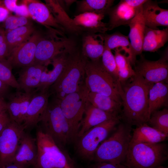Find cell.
Listing matches in <instances>:
<instances>
[{
    "instance_id": "1",
    "label": "cell",
    "mask_w": 168,
    "mask_h": 168,
    "mask_svg": "<svg viewBox=\"0 0 168 168\" xmlns=\"http://www.w3.org/2000/svg\"><path fill=\"white\" fill-rule=\"evenodd\" d=\"M131 78L130 82L122 87L123 109L120 115L124 123L131 127H138L147 123L150 118L148 95L152 84L136 73Z\"/></svg>"
},
{
    "instance_id": "2",
    "label": "cell",
    "mask_w": 168,
    "mask_h": 168,
    "mask_svg": "<svg viewBox=\"0 0 168 168\" xmlns=\"http://www.w3.org/2000/svg\"><path fill=\"white\" fill-rule=\"evenodd\" d=\"M88 59L82 52L75 50L68 54L62 73L49 87L50 93L54 98L61 100L78 91L85 84V69Z\"/></svg>"
},
{
    "instance_id": "3",
    "label": "cell",
    "mask_w": 168,
    "mask_h": 168,
    "mask_svg": "<svg viewBox=\"0 0 168 168\" xmlns=\"http://www.w3.org/2000/svg\"><path fill=\"white\" fill-rule=\"evenodd\" d=\"M132 131L131 127L120 122L112 134L99 146L92 159L97 162L122 164L128 150Z\"/></svg>"
},
{
    "instance_id": "4",
    "label": "cell",
    "mask_w": 168,
    "mask_h": 168,
    "mask_svg": "<svg viewBox=\"0 0 168 168\" xmlns=\"http://www.w3.org/2000/svg\"><path fill=\"white\" fill-rule=\"evenodd\" d=\"M168 158L166 143H138L129 144L122 164L129 168H156Z\"/></svg>"
},
{
    "instance_id": "5",
    "label": "cell",
    "mask_w": 168,
    "mask_h": 168,
    "mask_svg": "<svg viewBox=\"0 0 168 168\" xmlns=\"http://www.w3.org/2000/svg\"><path fill=\"white\" fill-rule=\"evenodd\" d=\"M40 128L49 135L61 148L75 140L69 124L60 107L59 100L54 98L40 122Z\"/></svg>"
},
{
    "instance_id": "6",
    "label": "cell",
    "mask_w": 168,
    "mask_h": 168,
    "mask_svg": "<svg viewBox=\"0 0 168 168\" xmlns=\"http://www.w3.org/2000/svg\"><path fill=\"white\" fill-rule=\"evenodd\" d=\"M85 84L89 91L109 96L122 103L119 87L103 67L101 58L94 61L88 60L85 69Z\"/></svg>"
},
{
    "instance_id": "7",
    "label": "cell",
    "mask_w": 168,
    "mask_h": 168,
    "mask_svg": "<svg viewBox=\"0 0 168 168\" xmlns=\"http://www.w3.org/2000/svg\"><path fill=\"white\" fill-rule=\"evenodd\" d=\"M36 168H71L65 155L53 139L39 128L36 133Z\"/></svg>"
},
{
    "instance_id": "8",
    "label": "cell",
    "mask_w": 168,
    "mask_h": 168,
    "mask_svg": "<svg viewBox=\"0 0 168 168\" xmlns=\"http://www.w3.org/2000/svg\"><path fill=\"white\" fill-rule=\"evenodd\" d=\"M89 91L85 84L77 91L70 93L61 100V109L71 128L74 139L77 135L88 102Z\"/></svg>"
},
{
    "instance_id": "9",
    "label": "cell",
    "mask_w": 168,
    "mask_h": 168,
    "mask_svg": "<svg viewBox=\"0 0 168 168\" xmlns=\"http://www.w3.org/2000/svg\"><path fill=\"white\" fill-rule=\"evenodd\" d=\"M56 34L58 33H54L47 37L43 36L39 41L34 64L47 66L58 55L70 53L75 50L73 41L64 36L58 37L56 35Z\"/></svg>"
},
{
    "instance_id": "10",
    "label": "cell",
    "mask_w": 168,
    "mask_h": 168,
    "mask_svg": "<svg viewBox=\"0 0 168 168\" xmlns=\"http://www.w3.org/2000/svg\"><path fill=\"white\" fill-rule=\"evenodd\" d=\"M120 119L119 116L107 120L91 128L79 138L77 149L81 155L84 158L92 159L100 143L116 128Z\"/></svg>"
},
{
    "instance_id": "11",
    "label": "cell",
    "mask_w": 168,
    "mask_h": 168,
    "mask_svg": "<svg viewBox=\"0 0 168 168\" xmlns=\"http://www.w3.org/2000/svg\"><path fill=\"white\" fill-rule=\"evenodd\" d=\"M168 51L167 47L162 53L160 58L156 61L148 60L141 55L140 59L136 61L134 70L149 83L163 82L167 83Z\"/></svg>"
},
{
    "instance_id": "12",
    "label": "cell",
    "mask_w": 168,
    "mask_h": 168,
    "mask_svg": "<svg viewBox=\"0 0 168 168\" xmlns=\"http://www.w3.org/2000/svg\"><path fill=\"white\" fill-rule=\"evenodd\" d=\"M22 125L11 120L0 133V168L11 162L18 149L25 133Z\"/></svg>"
},
{
    "instance_id": "13",
    "label": "cell",
    "mask_w": 168,
    "mask_h": 168,
    "mask_svg": "<svg viewBox=\"0 0 168 168\" xmlns=\"http://www.w3.org/2000/svg\"><path fill=\"white\" fill-rule=\"evenodd\" d=\"M42 36L35 31L27 40L11 51L7 61L12 67L23 68L34 64L37 45Z\"/></svg>"
},
{
    "instance_id": "14",
    "label": "cell",
    "mask_w": 168,
    "mask_h": 168,
    "mask_svg": "<svg viewBox=\"0 0 168 168\" xmlns=\"http://www.w3.org/2000/svg\"><path fill=\"white\" fill-rule=\"evenodd\" d=\"M26 6L29 16L44 25L50 31L64 34L65 29L58 23L46 4L36 0L23 2Z\"/></svg>"
},
{
    "instance_id": "15",
    "label": "cell",
    "mask_w": 168,
    "mask_h": 168,
    "mask_svg": "<svg viewBox=\"0 0 168 168\" xmlns=\"http://www.w3.org/2000/svg\"><path fill=\"white\" fill-rule=\"evenodd\" d=\"M50 95L49 89L37 91L34 95L22 124L25 130L31 129L40 122L48 107Z\"/></svg>"
},
{
    "instance_id": "16",
    "label": "cell",
    "mask_w": 168,
    "mask_h": 168,
    "mask_svg": "<svg viewBox=\"0 0 168 168\" xmlns=\"http://www.w3.org/2000/svg\"><path fill=\"white\" fill-rule=\"evenodd\" d=\"M37 91L26 93L18 91L9 96L7 110L12 120L19 125L23 124L30 101Z\"/></svg>"
},
{
    "instance_id": "17",
    "label": "cell",
    "mask_w": 168,
    "mask_h": 168,
    "mask_svg": "<svg viewBox=\"0 0 168 168\" xmlns=\"http://www.w3.org/2000/svg\"><path fill=\"white\" fill-rule=\"evenodd\" d=\"M37 147L36 138L25 132L22 136L17 151L11 162L28 168L36 164Z\"/></svg>"
},
{
    "instance_id": "18",
    "label": "cell",
    "mask_w": 168,
    "mask_h": 168,
    "mask_svg": "<svg viewBox=\"0 0 168 168\" xmlns=\"http://www.w3.org/2000/svg\"><path fill=\"white\" fill-rule=\"evenodd\" d=\"M142 6L134 8L128 5L125 0H121L111 7L107 12L109 16L107 26L108 30L122 25L129 24L141 10Z\"/></svg>"
},
{
    "instance_id": "19",
    "label": "cell",
    "mask_w": 168,
    "mask_h": 168,
    "mask_svg": "<svg viewBox=\"0 0 168 168\" xmlns=\"http://www.w3.org/2000/svg\"><path fill=\"white\" fill-rule=\"evenodd\" d=\"M142 12L146 26L158 29V26L168 27V10L160 7L156 1L146 0L142 6Z\"/></svg>"
},
{
    "instance_id": "20",
    "label": "cell",
    "mask_w": 168,
    "mask_h": 168,
    "mask_svg": "<svg viewBox=\"0 0 168 168\" xmlns=\"http://www.w3.org/2000/svg\"><path fill=\"white\" fill-rule=\"evenodd\" d=\"M77 137H81L91 128L107 120L120 116L119 114L106 112L91 105L88 101L85 109Z\"/></svg>"
},
{
    "instance_id": "21",
    "label": "cell",
    "mask_w": 168,
    "mask_h": 168,
    "mask_svg": "<svg viewBox=\"0 0 168 168\" xmlns=\"http://www.w3.org/2000/svg\"><path fill=\"white\" fill-rule=\"evenodd\" d=\"M47 66L32 65L22 68L19 73L17 81L21 90L26 93L32 92L39 87L42 73Z\"/></svg>"
},
{
    "instance_id": "22",
    "label": "cell",
    "mask_w": 168,
    "mask_h": 168,
    "mask_svg": "<svg viewBox=\"0 0 168 168\" xmlns=\"http://www.w3.org/2000/svg\"><path fill=\"white\" fill-rule=\"evenodd\" d=\"M104 40L105 47L111 50L117 49L127 57L131 65H134L136 60L128 36L116 32L111 34L100 33Z\"/></svg>"
},
{
    "instance_id": "23",
    "label": "cell",
    "mask_w": 168,
    "mask_h": 168,
    "mask_svg": "<svg viewBox=\"0 0 168 168\" xmlns=\"http://www.w3.org/2000/svg\"><path fill=\"white\" fill-rule=\"evenodd\" d=\"M105 15L86 12L79 14L72 19L75 24L83 30L92 33H104L108 30L107 23L102 21Z\"/></svg>"
},
{
    "instance_id": "24",
    "label": "cell",
    "mask_w": 168,
    "mask_h": 168,
    "mask_svg": "<svg viewBox=\"0 0 168 168\" xmlns=\"http://www.w3.org/2000/svg\"><path fill=\"white\" fill-rule=\"evenodd\" d=\"M128 25L129 27L128 36L133 51L136 56L141 54L146 26L142 8Z\"/></svg>"
},
{
    "instance_id": "25",
    "label": "cell",
    "mask_w": 168,
    "mask_h": 168,
    "mask_svg": "<svg viewBox=\"0 0 168 168\" xmlns=\"http://www.w3.org/2000/svg\"><path fill=\"white\" fill-rule=\"evenodd\" d=\"M68 54L63 53L54 58L51 63L53 65L51 71H48L47 67L45 68L41 75L39 86L36 89L37 91L49 90L56 82L63 70Z\"/></svg>"
},
{
    "instance_id": "26",
    "label": "cell",
    "mask_w": 168,
    "mask_h": 168,
    "mask_svg": "<svg viewBox=\"0 0 168 168\" xmlns=\"http://www.w3.org/2000/svg\"><path fill=\"white\" fill-rule=\"evenodd\" d=\"M105 48L104 39L100 33L88 32L83 36L81 52L89 60L94 61L100 59Z\"/></svg>"
},
{
    "instance_id": "27",
    "label": "cell",
    "mask_w": 168,
    "mask_h": 168,
    "mask_svg": "<svg viewBox=\"0 0 168 168\" xmlns=\"http://www.w3.org/2000/svg\"><path fill=\"white\" fill-rule=\"evenodd\" d=\"M168 85L163 82L151 84L148 95L149 116L161 108L167 106Z\"/></svg>"
},
{
    "instance_id": "28",
    "label": "cell",
    "mask_w": 168,
    "mask_h": 168,
    "mask_svg": "<svg viewBox=\"0 0 168 168\" xmlns=\"http://www.w3.org/2000/svg\"><path fill=\"white\" fill-rule=\"evenodd\" d=\"M168 40V28L162 30L151 29L146 26L142 51L155 52L163 47Z\"/></svg>"
},
{
    "instance_id": "29",
    "label": "cell",
    "mask_w": 168,
    "mask_h": 168,
    "mask_svg": "<svg viewBox=\"0 0 168 168\" xmlns=\"http://www.w3.org/2000/svg\"><path fill=\"white\" fill-rule=\"evenodd\" d=\"M168 136L150 126L147 123H144L134 129L130 144L160 143L166 140Z\"/></svg>"
},
{
    "instance_id": "30",
    "label": "cell",
    "mask_w": 168,
    "mask_h": 168,
    "mask_svg": "<svg viewBox=\"0 0 168 168\" xmlns=\"http://www.w3.org/2000/svg\"><path fill=\"white\" fill-rule=\"evenodd\" d=\"M46 4L58 23L65 29L73 33H77L83 30L77 26L71 18L58 0H45Z\"/></svg>"
},
{
    "instance_id": "31",
    "label": "cell",
    "mask_w": 168,
    "mask_h": 168,
    "mask_svg": "<svg viewBox=\"0 0 168 168\" xmlns=\"http://www.w3.org/2000/svg\"><path fill=\"white\" fill-rule=\"evenodd\" d=\"M35 31L34 26L30 23L6 32V41L9 54L13 49L29 39Z\"/></svg>"
},
{
    "instance_id": "32",
    "label": "cell",
    "mask_w": 168,
    "mask_h": 168,
    "mask_svg": "<svg viewBox=\"0 0 168 168\" xmlns=\"http://www.w3.org/2000/svg\"><path fill=\"white\" fill-rule=\"evenodd\" d=\"M88 99L91 105L100 110L119 114H121L122 103L116 101L109 96L89 91Z\"/></svg>"
},
{
    "instance_id": "33",
    "label": "cell",
    "mask_w": 168,
    "mask_h": 168,
    "mask_svg": "<svg viewBox=\"0 0 168 168\" xmlns=\"http://www.w3.org/2000/svg\"><path fill=\"white\" fill-rule=\"evenodd\" d=\"M113 0H82L77 2V11L79 14L92 12L105 15L112 7Z\"/></svg>"
},
{
    "instance_id": "34",
    "label": "cell",
    "mask_w": 168,
    "mask_h": 168,
    "mask_svg": "<svg viewBox=\"0 0 168 168\" xmlns=\"http://www.w3.org/2000/svg\"><path fill=\"white\" fill-rule=\"evenodd\" d=\"M114 58L117 68L119 80L121 85L136 75L128 58L117 49H115Z\"/></svg>"
},
{
    "instance_id": "35",
    "label": "cell",
    "mask_w": 168,
    "mask_h": 168,
    "mask_svg": "<svg viewBox=\"0 0 168 168\" xmlns=\"http://www.w3.org/2000/svg\"><path fill=\"white\" fill-rule=\"evenodd\" d=\"M111 51L105 47L101 60L103 67L112 77L118 86L121 97L123 93L122 87L119 80L118 71L114 56Z\"/></svg>"
},
{
    "instance_id": "36",
    "label": "cell",
    "mask_w": 168,
    "mask_h": 168,
    "mask_svg": "<svg viewBox=\"0 0 168 168\" xmlns=\"http://www.w3.org/2000/svg\"><path fill=\"white\" fill-rule=\"evenodd\" d=\"M150 126L168 136V110H157L151 115L147 121Z\"/></svg>"
},
{
    "instance_id": "37",
    "label": "cell",
    "mask_w": 168,
    "mask_h": 168,
    "mask_svg": "<svg viewBox=\"0 0 168 168\" xmlns=\"http://www.w3.org/2000/svg\"><path fill=\"white\" fill-rule=\"evenodd\" d=\"M12 66L8 62L0 61V80L20 91V86L12 73Z\"/></svg>"
},
{
    "instance_id": "38",
    "label": "cell",
    "mask_w": 168,
    "mask_h": 168,
    "mask_svg": "<svg viewBox=\"0 0 168 168\" xmlns=\"http://www.w3.org/2000/svg\"><path fill=\"white\" fill-rule=\"evenodd\" d=\"M3 23V27L6 32L30 23L28 17L11 15Z\"/></svg>"
},
{
    "instance_id": "39",
    "label": "cell",
    "mask_w": 168,
    "mask_h": 168,
    "mask_svg": "<svg viewBox=\"0 0 168 168\" xmlns=\"http://www.w3.org/2000/svg\"><path fill=\"white\" fill-rule=\"evenodd\" d=\"M92 168H129L123 164H114L107 162H97Z\"/></svg>"
},
{
    "instance_id": "40",
    "label": "cell",
    "mask_w": 168,
    "mask_h": 168,
    "mask_svg": "<svg viewBox=\"0 0 168 168\" xmlns=\"http://www.w3.org/2000/svg\"><path fill=\"white\" fill-rule=\"evenodd\" d=\"M9 54L8 47L6 41L0 45V61L7 62Z\"/></svg>"
},
{
    "instance_id": "41",
    "label": "cell",
    "mask_w": 168,
    "mask_h": 168,
    "mask_svg": "<svg viewBox=\"0 0 168 168\" xmlns=\"http://www.w3.org/2000/svg\"><path fill=\"white\" fill-rule=\"evenodd\" d=\"M11 121L9 114L0 119V133L4 129Z\"/></svg>"
},
{
    "instance_id": "42",
    "label": "cell",
    "mask_w": 168,
    "mask_h": 168,
    "mask_svg": "<svg viewBox=\"0 0 168 168\" xmlns=\"http://www.w3.org/2000/svg\"><path fill=\"white\" fill-rule=\"evenodd\" d=\"M10 12L2 6L0 5V23L4 22L10 15Z\"/></svg>"
},
{
    "instance_id": "43",
    "label": "cell",
    "mask_w": 168,
    "mask_h": 168,
    "mask_svg": "<svg viewBox=\"0 0 168 168\" xmlns=\"http://www.w3.org/2000/svg\"><path fill=\"white\" fill-rule=\"evenodd\" d=\"M127 3L130 6L134 8L139 7L146 0H125Z\"/></svg>"
},
{
    "instance_id": "44",
    "label": "cell",
    "mask_w": 168,
    "mask_h": 168,
    "mask_svg": "<svg viewBox=\"0 0 168 168\" xmlns=\"http://www.w3.org/2000/svg\"><path fill=\"white\" fill-rule=\"evenodd\" d=\"M9 86L0 80V97L4 98L8 93Z\"/></svg>"
},
{
    "instance_id": "45",
    "label": "cell",
    "mask_w": 168,
    "mask_h": 168,
    "mask_svg": "<svg viewBox=\"0 0 168 168\" xmlns=\"http://www.w3.org/2000/svg\"><path fill=\"white\" fill-rule=\"evenodd\" d=\"M58 1L61 6L65 10V9H66L67 7H69V6H70L74 2L76 1V0H62Z\"/></svg>"
},
{
    "instance_id": "46",
    "label": "cell",
    "mask_w": 168,
    "mask_h": 168,
    "mask_svg": "<svg viewBox=\"0 0 168 168\" xmlns=\"http://www.w3.org/2000/svg\"><path fill=\"white\" fill-rule=\"evenodd\" d=\"M6 41V31L3 27L0 26V45Z\"/></svg>"
},
{
    "instance_id": "47",
    "label": "cell",
    "mask_w": 168,
    "mask_h": 168,
    "mask_svg": "<svg viewBox=\"0 0 168 168\" xmlns=\"http://www.w3.org/2000/svg\"><path fill=\"white\" fill-rule=\"evenodd\" d=\"M1 168H25L13 163H8Z\"/></svg>"
},
{
    "instance_id": "48",
    "label": "cell",
    "mask_w": 168,
    "mask_h": 168,
    "mask_svg": "<svg viewBox=\"0 0 168 168\" xmlns=\"http://www.w3.org/2000/svg\"><path fill=\"white\" fill-rule=\"evenodd\" d=\"M7 103L4 98L0 97V110H7Z\"/></svg>"
},
{
    "instance_id": "49",
    "label": "cell",
    "mask_w": 168,
    "mask_h": 168,
    "mask_svg": "<svg viewBox=\"0 0 168 168\" xmlns=\"http://www.w3.org/2000/svg\"><path fill=\"white\" fill-rule=\"evenodd\" d=\"M8 114L7 110H0V119Z\"/></svg>"
},
{
    "instance_id": "50",
    "label": "cell",
    "mask_w": 168,
    "mask_h": 168,
    "mask_svg": "<svg viewBox=\"0 0 168 168\" xmlns=\"http://www.w3.org/2000/svg\"><path fill=\"white\" fill-rule=\"evenodd\" d=\"M156 168H168L167 167L163 166L162 165Z\"/></svg>"
},
{
    "instance_id": "51",
    "label": "cell",
    "mask_w": 168,
    "mask_h": 168,
    "mask_svg": "<svg viewBox=\"0 0 168 168\" xmlns=\"http://www.w3.org/2000/svg\"><path fill=\"white\" fill-rule=\"evenodd\" d=\"M33 168H36L35 167V166H33Z\"/></svg>"
}]
</instances>
